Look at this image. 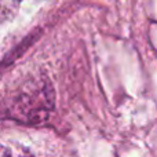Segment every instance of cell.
I'll return each instance as SVG.
<instances>
[{"instance_id": "obj_2", "label": "cell", "mask_w": 157, "mask_h": 157, "mask_svg": "<svg viewBox=\"0 0 157 157\" xmlns=\"http://www.w3.org/2000/svg\"><path fill=\"white\" fill-rule=\"evenodd\" d=\"M21 0H2V18L3 21L14 17L19 7Z\"/></svg>"}, {"instance_id": "obj_3", "label": "cell", "mask_w": 157, "mask_h": 157, "mask_svg": "<svg viewBox=\"0 0 157 157\" xmlns=\"http://www.w3.org/2000/svg\"><path fill=\"white\" fill-rule=\"evenodd\" d=\"M2 157H32V156L25 149H15V147H10V146H3Z\"/></svg>"}, {"instance_id": "obj_1", "label": "cell", "mask_w": 157, "mask_h": 157, "mask_svg": "<svg viewBox=\"0 0 157 157\" xmlns=\"http://www.w3.org/2000/svg\"><path fill=\"white\" fill-rule=\"evenodd\" d=\"M52 98L47 91V86L36 83L32 87H24L13 102V117L24 121H37L46 117L47 110L51 109Z\"/></svg>"}]
</instances>
